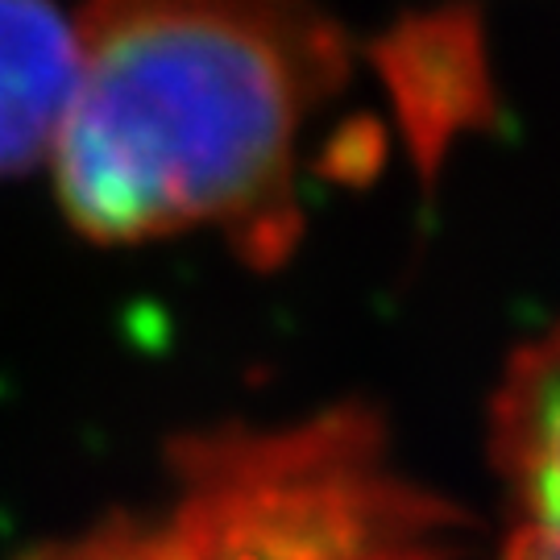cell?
<instances>
[{
	"mask_svg": "<svg viewBox=\"0 0 560 560\" xmlns=\"http://www.w3.org/2000/svg\"><path fill=\"white\" fill-rule=\"evenodd\" d=\"M75 71V21L55 0H0V179L50 154Z\"/></svg>",
	"mask_w": 560,
	"mask_h": 560,
	"instance_id": "277c9868",
	"label": "cell"
},
{
	"mask_svg": "<svg viewBox=\"0 0 560 560\" xmlns=\"http://www.w3.org/2000/svg\"><path fill=\"white\" fill-rule=\"evenodd\" d=\"M490 432L511 511L502 560H560V324L511 358Z\"/></svg>",
	"mask_w": 560,
	"mask_h": 560,
	"instance_id": "3957f363",
	"label": "cell"
},
{
	"mask_svg": "<svg viewBox=\"0 0 560 560\" xmlns=\"http://www.w3.org/2000/svg\"><path fill=\"white\" fill-rule=\"evenodd\" d=\"M162 502L21 560H457L465 515L390 460L349 402L287 428L175 441Z\"/></svg>",
	"mask_w": 560,
	"mask_h": 560,
	"instance_id": "7a4b0ae2",
	"label": "cell"
},
{
	"mask_svg": "<svg viewBox=\"0 0 560 560\" xmlns=\"http://www.w3.org/2000/svg\"><path fill=\"white\" fill-rule=\"evenodd\" d=\"M50 141L75 233L145 245L221 233L249 266L303 237V138L353 50L316 0H83Z\"/></svg>",
	"mask_w": 560,
	"mask_h": 560,
	"instance_id": "6da1fadb",
	"label": "cell"
}]
</instances>
